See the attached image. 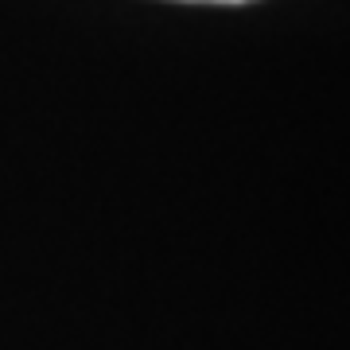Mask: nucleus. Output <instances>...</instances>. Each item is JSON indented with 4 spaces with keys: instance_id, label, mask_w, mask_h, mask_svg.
Wrapping results in <instances>:
<instances>
[{
    "instance_id": "obj_1",
    "label": "nucleus",
    "mask_w": 350,
    "mask_h": 350,
    "mask_svg": "<svg viewBox=\"0 0 350 350\" xmlns=\"http://www.w3.org/2000/svg\"><path fill=\"white\" fill-rule=\"evenodd\" d=\"M191 4H250V0H191Z\"/></svg>"
}]
</instances>
